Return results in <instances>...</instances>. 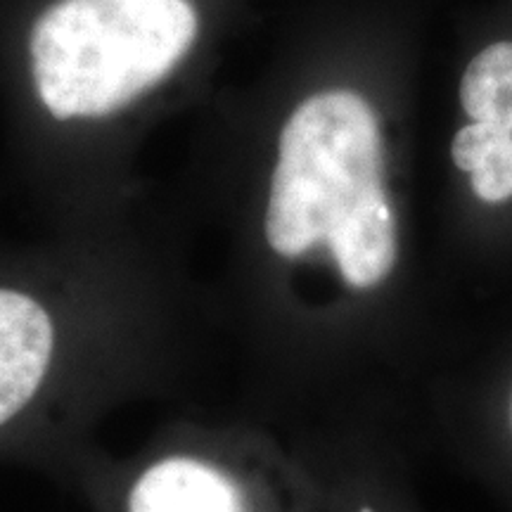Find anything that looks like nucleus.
Wrapping results in <instances>:
<instances>
[{"instance_id": "obj_1", "label": "nucleus", "mask_w": 512, "mask_h": 512, "mask_svg": "<svg viewBox=\"0 0 512 512\" xmlns=\"http://www.w3.org/2000/svg\"><path fill=\"white\" fill-rule=\"evenodd\" d=\"M382 133L358 93L304 100L285 121L271 176L264 240L280 261L328 254L349 292H373L399 261L396 211L384 188Z\"/></svg>"}, {"instance_id": "obj_2", "label": "nucleus", "mask_w": 512, "mask_h": 512, "mask_svg": "<svg viewBox=\"0 0 512 512\" xmlns=\"http://www.w3.org/2000/svg\"><path fill=\"white\" fill-rule=\"evenodd\" d=\"M190 0H57L31 29V72L50 117L102 119L162 83L188 55Z\"/></svg>"}, {"instance_id": "obj_3", "label": "nucleus", "mask_w": 512, "mask_h": 512, "mask_svg": "<svg viewBox=\"0 0 512 512\" xmlns=\"http://www.w3.org/2000/svg\"><path fill=\"white\" fill-rule=\"evenodd\" d=\"M328 491L264 432L190 430L157 441L114 484L112 512H325Z\"/></svg>"}, {"instance_id": "obj_4", "label": "nucleus", "mask_w": 512, "mask_h": 512, "mask_svg": "<svg viewBox=\"0 0 512 512\" xmlns=\"http://www.w3.org/2000/svg\"><path fill=\"white\" fill-rule=\"evenodd\" d=\"M79 358L64 356L57 320L34 294L0 287V432L50 396Z\"/></svg>"}, {"instance_id": "obj_5", "label": "nucleus", "mask_w": 512, "mask_h": 512, "mask_svg": "<svg viewBox=\"0 0 512 512\" xmlns=\"http://www.w3.org/2000/svg\"><path fill=\"white\" fill-rule=\"evenodd\" d=\"M451 157L470 176L479 200L489 204L512 200V131L470 121L453 138Z\"/></svg>"}, {"instance_id": "obj_6", "label": "nucleus", "mask_w": 512, "mask_h": 512, "mask_svg": "<svg viewBox=\"0 0 512 512\" xmlns=\"http://www.w3.org/2000/svg\"><path fill=\"white\" fill-rule=\"evenodd\" d=\"M460 105L470 121L512 131V43L484 48L467 64L460 81Z\"/></svg>"}, {"instance_id": "obj_7", "label": "nucleus", "mask_w": 512, "mask_h": 512, "mask_svg": "<svg viewBox=\"0 0 512 512\" xmlns=\"http://www.w3.org/2000/svg\"><path fill=\"white\" fill-rule=\"evenodd\" d=\"M325 512H387L373 494H361V491H332L328 494V510Z\"/></svg>"}, {"instance_id": "obj_8", "label": "nucleus", "mask_w": 512, "mask_h": 512, "mask_svg": "<svg viewBox=\"0 0 512 512\" xmlns=\"http://www.w3.org/2000/svg\"><path fill=\"white\" fill-rule=\"evenodd\" d=\"M508 418H510V427H512V389H510V403H508Z\"/></svg>"}]
</instances>
